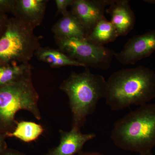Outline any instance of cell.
Returning <instances> with one entry per match:
<instances>
[{"label": "cell", "instance_id": "7402d4cb", "mask_svg": "<svg viewBox=\"0 0 155 155\" xmlns=\"http://www.w3.org/2000/svg\"><path fill=\"white\" fill-rule=\"evenodd\" d=\"M139 155H155L153 154L152 152L145 153L140 154Z\"/></svg>", "mask_w": 155, "mask_h": 155}, {"label": "cell", "instance_id": "ac0fdd59", "mask_svg": "<svg viewBox=\"0 0 155 155\" xmlns=\"http://www.w3.org/2000/svg\"><path fill=\"white\" fill-rule=\"evenodd\" d=\"M5 136L0 132V155H2L8 149Z\"/></svg>", "mask_w": 155, "mask_h": 155}, {"label": "cell", "instance_id": "6da1fadb", "mask_svg": "<svg viewBox=\"0 0 155 155\" xmlns=\"http://www.w3.org/2000/svg\"><path fill=\"white\" fill-rule=\"evenodd\" d=\"M107 81L106 103L113 111L149 104L155 97V72L139 66L113 72Z\"/></svg>", "mask_w": 155, "mask_h": 155}, {"label": "cell", "instance_id": "ba28073f", "mask_svg": "<svg viewBox=\"0 0 155 155\" xmlns=\"http://www.w3.org/2000/svg\"><path fill=\"white\" fill-rule=\"evenodd\" d=\"M114 0H73L71 12L76 16L83 26L86 37L101 20L106 6L110 5Z\"/></svg>", "mask_w": 155, "mask_h": 155}, {"label": "cell", "instance_id": "3957f363", "mask_svg": "<svg viewBox=\"0 0 155 155\" xmlns=\"http://www.w3.org/2000/svg\"><path fill=\"white\" fill-rule=\"evenodd\" d=\"M107 81L100 74L85 68L81 73L72 72L61 84L60 89L67 94L72 114V127L80 128L87 117L94 113L97 105L105 98Z\"/></svg>", "mask_w": 155, "mask_h": 155}, {"label": "cell", "instance_id": "52a82bcc", "mask_svg": "<svg viewBox=\"0 0 155 155\" xmlns=\"http://www.w3.org/2000/svg\"><path fill=\"white\" fill-rule=\"evenodd\" d=\"M154 52L155 30H152L129 39L122 51L115 53V57L122 65H134Z\"/></svg>", "mask_w": 155, "mask_h": 155}, {"label": "cell", "instance_id": "9a60e30c", "mask_svg": "<svg viewBox=\"0 0 155 155\" xmlns=\"http://www.w3.org/2000/svg\"><path fill=\"white\" fill-rule=\"evenodd\" d=\"M29 63L0 66V87L14 83L32 72Z\"/></svg>", "mask_w": 155, "mask_h": 155}, {"label": "cell", "instance_id": "e0dca14e", "mask_svg": "<svg viewBox=\"0 0 155 155\" xmlns=\"http://www.w3.org/2000/svg\"><path fill=\"white\" fill-rule=\"evenodd\" d=\"M73 0H55V3L57 7V12L58 14H64L67 12V9L69 6H71Z\"/></svg>", "mask_w": 155, "mask_h": 155}, {"label": "cell", "instance_id": "277c9868", "mask_svg": "<svg viewBox=\"0 0 155 155\" xmlns=\"http://www.w3.org/2000/svg\"><path fill=\"white\" fill-rule=\"evenodd\" d=\"M32 73L14 83L0 87V132L5 136L12 133L17 123V112L25 110L40 120L39 95L32 83Z\"/></svg>", "mask_w": 155, "mask_h": 155}, {"label": "cell", "instance_id": "5b68a950", "mask_svg": "<svg viewBox=\"0 0 155 155\" xmlns=\"http://www.w3.org/2000/svg\"><path fill=\"white\" fill-rule=\"evenodd\" d=\"M17 18L9 19L0 36V66L29 63L41 46L42 36Z\"/></svg>", "mask_w": 155, "mask_h": 155}, {"label": "cell", "instance_id": "30bf717a", "mask_svg": "<svg viewBox=\"0 0 155 155\" xmlns=\"http://www.w3.org/2000/svg\"><path fill=\"white\" fill-rule=\"evenodd\" d=\"M107 12L110 15V22L116 28L118 36H126L133 29L135 16L129 1L114 0Z\"/></svg>", "mask_w": 155, "mask_h": 155}, {"label": "cell", "instance_id": "2e32d148", "mask_svg": "<svg viewBox=\"0 0 155 155\" xmlns=\"http://www.w3.org/2000/svg\"><path fill=\"white\" fill-rule=\"evenodd\" d=\"M44 131L42 126L35 122L20 121L17 122L14 130L7 137H16L24 142L30 143L38 139Z\"/></svg>", "mask_w": 155, "mask_h": 155}, {"label": "cell", "instance_id": "ffe728a7", "mask_svg": "<svg viewBox=\"0 0 155 155\" xmlns=\"http://www.w3.org/2000/svg\"><path fill=\"white\" fill-rule=\"evenodd\" d=\"M2 155H26L25 154L17 150L8 149Z\"/></svg>", "mask_w": 155, "mask_h": 155}, {"label": "cell", "instance_id": "5bb4252c", "mask_svg": "<svg viewBox=\"0 0 155 155\" xmlns=\"http://www.w3.org/2000/svg\"><path fill=\"white\" fill-rule=\"evenodd\" d=\"M118 37L112 22L105 18L98 22L85 39L94 44L104 46V45L115 41Z\"/></svg>", "mask_w": 155, "mask_h": 155}, {"label": "cell", "instance_id": "d6986e66", "mask_svg": "<svg viewBox=\"0 0 155 155\" xmlns=\"http://www.w3.org/2000/svg\"><path fill=\"white\" fill-rule=\"evenodd\" d=\"M8 20L6 19L5 16L0 12V35L2 34L5 29Z\"/></svg>", "mask_w": 155, "mask_h": 155}, {"label": "cell", "instance_id": "7a4b0ae2", "mask_svg": "<svg viewBox=\"0 0 155 155\" xmlns=\"http://www.w3.org/2000/svg\"><path fill=\"white\" fill-rule=\"evenodd\" d=\"M110 138L117 147L140 154L155 147V103L139 106L117 120Z\"/></svg>", "mask_w": 155, "mask_h": 155}, {"label": "cell", "instance_id": "7c38bea8", "mask_svg": "<svg viewBox=\"0 0 155 155\" xmlns=\"http://www.w3.org/2000/svg\"><path fill=\"white\" fill-rule=\"evenodd\" d=\"M62 15L52 28L54 37L85 38V31L76 16L71 11H67Z\"/></svg>", "mask_w": 155, "mask_h": 155}, {"label": "cell", "instance_id": "9c48e42d", "mask_svg": "<svg viewBox=\"0 0 155 155\" xmlns=\"http://www.w3.org/2000/svg\"><path fill=\"white\" fill-rule=\"evenodd\" d=\"M60 133L59 145L44 155H77L87 142L96 137L94 133H82L80 128L74 127L69 131L61 130Z\"/></svg>", "mask_w": 155, "mask_h": 155}, {"label": "cell", "instance_id": "8fae6325", "mask_svg": "<svg viewBox=\"0 0 155 155\" xmlns=\"http://www.w3.org/2000/svg\"><path fill=\"white\" fill-rule=\"evenodd\" d=\"M48 0H17L13 14L15 17L34 28L41 24Z\"/></svg>", "mask_w": 155, "mask_h": 155}, {"label": "cell", "instance_id": "44dd1931", "mask_svg": "<svg viewBox=\"0 0 155 155\" xmlns=\"http://www.w3.org/2000/svg\"><path fill=\"white\" fill-rule=\"evenodd\" d=\"M77 155H104L100 153L97 152H82Z\"/></svg>", "mask_w": 155, "mask_h": 155}, {"label": "cell", "instance_id": "4fadbf2b", "mask_svg": "<svg viewBox=\"0 0 155 155\" xmlns=\"http://www.w3.org/2000/svg\"><path fill=\"white\" fill-rule=\"evenodd\" d=\"M35 56L39 61L45 62L53 68L64 66H75L84 67V65L69 58L60 50L48 47H41Z\"/></svg>", "mask_w": 155, "mask_h": 155}, {"label": "cell", "instance_id": "8992f818", "mask_svg": "<svg viewBox=\"0 0 155 155\" xmlns=\"http://www.w3.org/2000/svg\"><path fill=\"white\" fill-rule=\"evenodd\" d=\"M54 38L59 50L85 68L109 69L115 57L114 50L94 44L85 38Z\"/></svg>", "mask_w": 155, "mask_h": 155}]
</instances>
